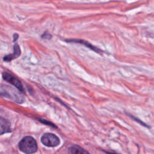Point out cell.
I'll use <instances>...</instances> for the list:
<instances>
[{"label":"cell","mask_w":154,"mask_h":154,"mask_svg":"<svg viewBox=\"0 0 154 154\" xmlns=\"http://www.w3.org/2000/svg\"><path fill=\"white\" fill-rule=\"evenodd\" d=\"M42 143L48 147H55L59 145L60 140L57 136L51 133H45L41 138Z\"/></svg>","instance_id":"3957f363"},{"label":"cell","mask_w":154,"mask_h":154,"mask_svg":"<svg viewBox=\"0 0 154 154\" xmlns=\"http://www.w3.org/2000/svg\"><path fill=\"white\" fill-rule=\"evenodd\" d=\"M40 121H41L43 123H45V124H46V125H50V126H53V127L56 128V126L54 125V124H52L51 122H48V121H46V120H40Z\"/></svg>","instance_id":"8fae6325"},{"label":"cell","mask_w":154,"mask_h":154,"mask_svg":"<svg viewBox=\"0 0 154 154\" xmlns=\"http://www.w3.org/2000/svg\"><path fill=\"white\" fill-rule=\"evenodd\" d=\"M19 148L20 151L26 154L35 153L37 150V146L35 140L30 137H24L19 144Z\"/></svg>","instance_id":"7a4b0ae2"},{"label":"cell","mask_w":154,"mask_h":154,"mask_svg":"<svg viewBox=\"0 0 154 154\" xmlns=\"http://www.w3.org/2000/svg\"><path fill=\"white\" fill-rule=\"evenodd\" d=\"M105 153H106L107 154H119V153H116L114 152H107V151H105Z\"/></svg>","instance_id":"4fadbf2b"},{"label":"cell","mask_w":154,"mask_h":154,"mask_svg":"<svg viewBox=\"0 0 154 154\" xmlns=\"http://www.w3.org/2000/svg\"><path fill=\"white\" fill-rule=\"evenodd\" d=\"M20 53H21V52H20V49L19 46L18 45V44L15 43L13 46V53L11 54H8V55H5L4 57L3 60H4V61H7V62L11 61V60H13L14 59H16L17 57H19L20 55Z\"/></svg>","instance_id":"5b68a950"},{"label":"cell","mask_w":154,"mask_h":154,"mask_svg":"<svg viewBox=\"0 0 154 154\" xmlns=\"http://www.w3.org/2000/svg\"><path fill=\"white\" fill-rule=\"evenodd\" d=\"M10 131V124L5 119L0 117V135Z\"/></svg>","instance_id":"8992f818"},{"label":"cell","mask_w":154,"mask_h":154,"mask_svg":"<svg viewBox=\"0 0 154 154\" xmlns=\"http://www.w3.org/2000/svg\"><path fill=\"white\" fill-rule=\"evenodd\" d=\"M69 152L71 154H90L87 150L77 145L72 146L69 149Z\"/></svg>","instance_id":"ba28073f"},{"label":"cell","mask_w":154,"mask_h":154,"mask_svg":"<svg viewBox=\"0 0 154 154\" xmlns=\"http://www.w3.org/2000/svg\"><path fill=\"white\" fill-rule=\"evenodd\" d=\"M67 42H75V43H81V44H82L84 45H85V46L89 48L90 49H92L93 51L97 52V53H100L101 52V51L97 48L96 47L93 46L92 45H91L90 43L85 41V40H76V39H70V40H66Z\"/></svg>","instance_id":"52a82bcc"},{"label":"cell","mask_w":154,"mask_h":154,"mask_svg":"<svg viewBox=\"0 0 154 154\" xmlns=\"http://www.w3.org/2000/svg\"><path fill=\"white\" fill-rule=\"evenodd\" d=\"M0 95L9 98L17 103H22L23 100L22 95L19 91L6 85H0Z\"/></svg>","instance_id":"6da1fadb"},{"label":"cell","mask_w":154,"mask_h":154,"mask_svg":"<svg viewBox=\"0 0 154 154\" xmlns=\"http://www.w3.org/2000/svg\"><path fill=\"white\" fill-rule=\"evenodd\" d=\"M18 38H19V35L17 33H14L13 34V42L17 41Z\"/></svg>","instance_id":"7c38bea8"},{"label":"cell","mask_w":154,"mask_h":154,"mask_svg":"<svg viewBox=\"0 0 154 154\" xmlns=\"http://www.w3.org/2000/svg\"><path fill=\"white\" fill-rule=\"evenodd\" d=\"M131 117H132V119H133L134 120H135L136 122H137L138 123H140L141 125H142L143 126H145V127H147V128H150V126H149V125H147V124H146V123H144L143 122H142L141 120H140V119H138V118H136V117H134V116H131V115H129Z\"/></svg>","instance_id":"9c48e42d"},{"label":"cell","mask_w":154,"mask_h":154,"mask_svg":"<svg viewBox=\"0 0 154 154\" xmlns=\"http://www.w3.org/2000/svg\"><path fill=\"white\" fill-rule=\"evenodd\" d=\"M2 77L4 80L7 81L8 82L10 83L13 85H14L16 88H17L19 91L23 92L24 89L22 86V83L20 81H19L17 79H16L14 76H13L12 75L7 73V72H4L2 73Z\"/></svg>","instance_id":"277c9868"},{"label":"cell","mask_w":154,"mask_h":154,"mask_svg":"<svg viewBox=\"0 0 154 154\" xmlns=\"http://www.w3.org/2000/svg\"><path fill=\"white\" fill-rule=\"evenodd\" d=\"M52 37V35L48 32H45L42 35V38L44 39H51Z\"/></svg>","instance_id":"30bf717a"}]
</instances>
